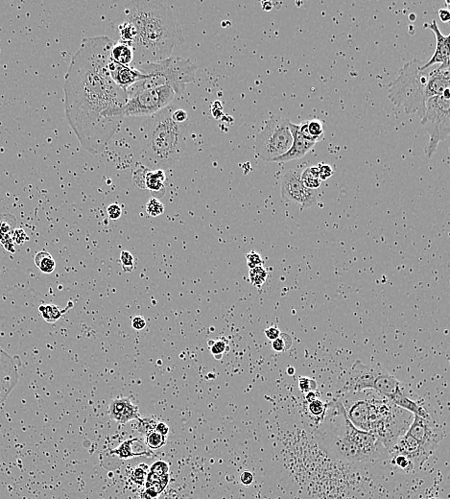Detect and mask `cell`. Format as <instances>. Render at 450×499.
Returning a JSON list of instances; mask_svg holds the SVG:
<instances>
[{"mask_svg":"<svg viewBox=\"0 0 450 499\" xmlns=\"http://www.w3.org/2000/svg\"><path fill=\"white\" fill-rule=\"evenodd\" d=\"M131 401V398H117L114 399L108 405V415L111 420L118 423L122 413L124 411L127 403Z\"/></svg>","mask_w":450,"mask_h":499,"instance_id":"28","label":"cell"},{"mask_svg":"<svg viewBox=\"0 0 450 499\" xmlns=\"http://www.w3.org/2000/svg\"><path fill=\"white\" fill-rule=\"evenodd\" d=\"M432 499H439V498H432Z\"/></svg>","mask_w":450,"mask_h":499,"instance_id":"58","label":"cell"},{"mask_svg":"<svg viewBox=\"0 0 450 499\" xmlns=\"http://www.w3.org/2000/svg\"><path fill=\"white\" fill-rule=\"evenodd\" d=\"M318 169L321 181H326L333 175L332 168L327 164H321L320 166H318Z\"/></svg>","mask_w":450,"mask_h":499,"instance_id":"48","label":"cell"},{"mask_svg":"<svg viewBox=\"0 0 450 499\" xmlns=\"http://www.w3.org/2000/svg\"><path fill=\"white\" fill-rule=\"evenodd\" d=\"M149 472V467L145 464H140L137 467H133L130 479L133 483L137 485H144L146 482V478Z\"/></svg>","mask_w":450,"mask_h":499,"instance_id":"31","label":"cell"},{"mask_svg":"<svg viewBox=\"0 0 450 499\" xmlns=\"http://www.w3.org/2000/svg\"><path fill=\"white\" fill-rule=\"evenodd\" d=\"M305 399H306V401L308 402V403H309V402H313V401H315V400H317V394H316V392L314 391V392L306 393Z\"/></svg>","mask_w":450,"mask_h":499,"instance_id":"55","label":"cell"},{"mask_svg":"<svg viewBox=\"0 0 450 499\" xmlns=\"http://www.w3.org/2000/svg\"><path fill=\"white\" fill-rule=\"evenodd\" d=\"M146 170H147L146 167L138 168L135 170L134 176H133L134 183L136 184L137 186H139L140 188H142V189H145V187H144V175H145Z\"/></svg>","mask_w":450,"mask_h":499,"instance_id":"44","label":"cell"},{"mask_svg":"<svg viewBox=\"0 0 450 499\" xmlns=\"http://www.w3.org/2000/svg\"><path fill=\"white\" fill-rule=\"evenodd\" d=\"M137 442H140V439L133 438V439L126 440L122 444L118 445L117 448L110 450L109 453L111 455L118 456V458L121 459V460H128V459H133V458H136V457H151L152 454H151V452H149V451L134 452L132 450V446H133V445L135 443H137Z\"/></svg>","mask_w":450,"mask_h":499,"instance_id":"24","label":"cell"},{"mask_svg":"<svg viewBox=\"0 0 450 499\" xmlns=\"http://www.w3.org/2000/svg\"><path fill=\"white\" fill-rule=\"evenodd\" d=\"M240 481L243 485L245 486H250L253 481H254V475L252 472L250 471H244L241 475H240Z\"/></svg>","mask_w":450,"mask_h":499,"instance_id":"52","label":"cell"},{"mask_svg":"<svg viewBox=\"0 0 450 499\" xmlns=\"http://www.w3.org/2000/svg\"><path fill=\"white\" fill-rule=\"evenodd\" d=\"M290 122L281 116H274L266 122L256 140V154L260 160L273 162L289 150L293 143Z\"/></svg>","mask_w":450,"mask_h":499,"instance_id":"8","label":"cell"},{"mask_svg":"<svg viewBox=\"0 0 450 499\" xmlns=\"http://www.w3.org/2000/svg\"><path fill=\"white\" fill-rule=\"evenodd\" d=\"M429 29L434 33L436 39V47L434 54L428 62L421 66V69H427L430 66L439 65H449V35H442L436 21H432L427 25Z\"/></svg>","mask_w":450,"mask_h":499,"instance_id":"15","label":"cell"},{"mask_svg":"<svg viewBox=\"0 0 450 499\" xmlns=\"http://www.w3.org/2000/svg\"><path fill=\"white\" fill-rule=\"evenodd\" d=\"M381 366L365 365L361 361L357 360L350 373L347 376L345 382V389L349 393H361L363 391L373 390V385L375 378Z\"/></svg>","mask_w":450,"mask_h":499,"instance_id":"12","label":"cell"},{"mask_svg":"<svg viewBox=\"0 0 450 499\" xmlns=\"http://www.w3.org/2000/svg\"><path fill=\"white\" fill-rule=\"evenodd\" d=\"M175 92L169 87H161L141 90L128 98L121 108L122 118L126 116L150 117L169 105L175 97Z\"/></svg>","mask_w":450,"mask_h":499,"instance_id":"9","label":"cell"},{"mask_svg":"<svg viewBox=\"0 0 450 499\" xmlns=\"http://www.w3.org/2000/svg\"><path fill=\"white\" fill-rule=\"evenodd\" d=\"M449 65H439L436 69H431L425 89L426 99L440 96L449 89Z\"/></svg>","mask_w":450,"mask_h":499,"instance_id":"18","label":"cell"},{"mask_svg":"<svg viewBox=\"0 0 450 499\" xmlns=\"http://www.w3.org/2000/svg\"><path fill=\"white\" fill-rule=\"evenodd\" d=\"M22 361L0 347V406L6 402L20 380Z\"/></svg>","mask_w":450,"mask_h":499,"instance_id":"11","label":"cell"},{"mask_svg":"<svg viewBox=\"0 0 450 499\" xmlns=\"http://www.w3.org/2000/svg\"><path fill=\"white\" fill-rule=\"evenodd\" d=\"M301 172L302 169L298 167L284 171L280 181V195L284 201L298 205L301 209H307L317 203L318 193L302 184Z\"/></svg>","mask_w":450,"mask_h":499,"instance_id":"10","label":"cell"},{"mask_svg":"<svg viewBox=\"0 0 450 499\" xmlns=\"http://www.w3.org/2000/svg\"><path fill=\"white\" fill-rule=\"evenodd\" d=\"M300 179L304 186L309 189L316 190L321 186V181L319 176L318 166H312L303 169L300 174Z\"/></svg>","mask_w":450,"mask_h":499,"instance_id":"26","label":"cell"},{"mask_svg":"<svg viewBox=\"0 0 450 499\" xmlns=\"http://www.w3.org/2000/svg\"><path fill=\"white\" fill-rule=\"evenodd\" d=\"M156 431L162 436L166 437L169 433V426L163 422H159L157 424V427H156Z\"/></svg>","mask_w":450,"mask_h":499,"instance_id":"53","label":"cell"},{"mask_svg":"<svg viewBox=\"0 0 450 499\" xmlns=\"http://www.w3.org/2000/svg\"><path fill=\"white\" fill-rule=\"evenodd\" d=\"M174 106L169 105L148 117L143 124L140 148L143 159L155 169L175 165L185 150L186 127L172 119Z\"/></svg>","mask_w":450,"mask_h":499,"instance_id":"4","label":"cell"},{"mask_svg":"<svg viewBox=\"0 0 450 499\" xmlns=\"http://www.w3.org/2000/svg\"><path fill=\"white\" fill-rule=\"evenodd\" d=\"M108 71L115 83L126 92L134 84L144 78V74L136 67L119 65L111 60L108 62Z\"/></svg>","mask_w":450,"mask_h":499,"instance_id":"17","label":"cell"},{"mask_svg":"<svg viewBox=\"0 0 450 499\" xmlns=\"http://www.w3.org/2000/svg\"><path fill=\"white\" fill-rule=\"evenodd\" d=\"M391 458H392L393 463L397 467H399L405 471H410L413 468H415L414 463L406 456L401 455V454H394V455L391 456Z\"/></svg>","mask_w":450,"mask_h":499,"instance_id":"38","label":"cell"},{"mask_svg":"<svg viewBox=\"0 0 450 499\" xmlns=\"http://www.w3.org/2000/svg\"><path fill=\"white\" fill-rule=\"evenodd\" d=\"M370 402V399H356L348 407L344 406L351 423L357 429L366 432L371 431Z\"/></svg>","mask_w":450,"mask_h":499,"instance_id":"16","label":"cell"},{"mask_svg":"<svg viewBox=\"0 0 450 499\" xmlns=\"http://www.w3.org/2000/svg\"><path fill=\"white\" fill-rule=\"evenodd\" d=\"M114 42L106 36L85 38L72 56L64 79V109L81 145L103 152L119 128L128 95L111 79L108 62Z\"/></svg>","mask_w":450,"mask_h":499,"instance_id":"1","label":"cell"},{"mask_svg":"<svg viewBox=\"0 0 450 499\" xmlns=\"http://www.w3.org/2000/svg\"><path fill=\"white\" fill-rule=\"evenodd\" d=\"M119 20L130 22L136 29L133 48L139 65L171 57L175 47L184 42L170 8L161 1H130L123 5Z\"/></svg>","mask_w":450,"mask_h":499,"instance_id":"2","label":"cell"},{"mask_svg":"<svg viewBox=\"0 0 450 499\" xmlns=\"http://www.w3.org/2000/svg\"><path fill=\"white\" fill-rule=\"evenodd\" d=\"M268 273L267 270L263 266H258L255 267L253 269H250L249 271V279L251 283L257 288H260L267 280Z\"/></svg>","mask_w":450,"mask_h":499,"instance_id":"29","label":"cell"},{"mask_svg":"<svg viewBox=\"0 0 450 499\" xmlns=\"http://www.w3.org/2000/svg\"><path fill=\"white\" fill-rule=\"evenodd\" d=\"M165 180L166 176L161 169H148L144 175V187L150 191L155 199H161L165 195Z\"/></svg>","mask_w":450,"mask_h":499,"instance_id":"20","label":"cell"},{"mask_svg":"<svg viewBox=\"0 0 450 499\" xmlns=\"http://www.w3.org/2000/svg\"><path fill=\"white\" fill-rule=\"evenodd\" d=\"M321 447L348 462H373L390 457V449L376 435L357 429L349 420L343 402L326 407L319 429Z\"/></svg>","mask_w":450,"mask_h":499,"instance_id":"3","label":"cell"},{"mask_svg":"<svg viewBox=\"0 0 450 499\" xmlns=\"http://www.w3.org/2000/svg\"><path fill=\"white\" fill-rule=\"evenodd\" d=\"M408 434L415 438L431 454L435 452L443 439V430L431 425L429 421L414 416L413 423L409 426Z\"/></svg>","mask_w":450,"mask_h":499,"instance_id":"13","label":"cell"},{"mask_svg":"<svg viewBox=\"0 0 450 499\" xmlns=\"http://www.w3.org/2000/svg\"><path fill=\"white\" fill-rule=\"evenodd\" d=\"M391 402L394 403L396 406H398L402 409H405L409 412L413 413L414 416H418L421 419L430 421V415L426 411V409L423 406L419 405L418 402H416L413 400H410L407 396H405V394H401V395L397 396V398H395Z\"/></svg>","mask_w":450,"mask_h":499,"instance_id":"23","label":"cell"},{"mask_svg":"<svg viewBox=\"0 0 450 499\" xmlns=\"http://www.w3.org/2000/svg\"><path fill=\"white\" fill-rule=\"evenodd\" d=\"M208 345L210 346V351L212 353V355L214 356L215 359H220L223 357L224 355V352H226L227 348H228V341L227 339H219V340H216V341H208Z\"/></svg>","mask_w":450,"mask_h":499,"instance_id":"36","label":"cell"},{"mask_svg":"<svg viewBox=\"0 0 450 499\" xmlns=\"http://www.w3.org/2000/svg\"><path fill=\"white\" fill-rule=\"evenodd\" d=\"M146 212L152 217H158L164 212V206L160 200L151 198L146 206Z\"/></svg>","mask_w":450,"mask_h":499,"instance_id":"37","label":"cell"},{"mask_svg":"<svg viewBox=\"0 0 450 499\" xmlns=\"http://www.w3.org/2000/svg\"><path fill=\"white\" fill-rule=\"evenodd\" d=\"M145 443L151 449H160L165 445L166 437L158 433L156 430L146 435Z\"/></svg>","mask_w":450,"mask_h":499,"instance_id":"35","label":"cell"},{"mask_svg":"<svg viewBox=\"0 0 450 499\" xmlns=\"http://www.w3.org/2000/svg\"><path fill=\"white\" fill-rule=\"evenodd\" d=\"M72 305L73 304L69 302L64 309H61L58 305L55 304H42L39 306V311L45 322L53 324L56 323L66 311L72 308Z\"/></svg>","mask_w":450,"mask_h":499,"instance_id":"25","label":"cell"},{"mask_svg":"<svg viewBox=\"0 0 450 499\" xmlns=\"http://www.w3.org/2000/svg\"><path fill=\"white\" fill-rule=\"evenodd\" d=\"M295 371H296V370H295V369H294L293 367H288V368H287V370H286V372H287L289 376H294V375H295Z\"/></svg>","mask_w":450,"mask_h":499,"instance_id":"57","label":"cell"},{"mask_svg":"<svg viewBox=\"0 0 450 499\" xmlns=\"http://www.w3.org/2000/svg\"><path fill=\"white\" fill-rule=\"evenodd\" d=\"M292 346V338L286 333H280L277 339L272 341V347L277 352H283L288 350Z\"/></svg>","mask_w":450,"mask_h":499,"instance_id":"34","label":"cell"},{"mask_svg":"<svg viewBox=\"0 0 450 499\" xmlns=\"http://www.w3.org/2000/svg\"><path fill=\"white\" fill-rule=\"evenodd\" d=\"M149 471L154 473L155 475L161 477L162 475L164 474H167L169 473V465L165 462V461H157L155 462L150 467H149Z\"/></svg>","mask_w":450,"mask_h":499,"instance_id":"41","label":"cell"},{"mask_svg":"<svg viewBox=\"0 0 450 499\" xmlns=\"http://www.w3.org/2000/svg\"><path fill=\"white\" fill-rule=\"evenodd\" d=\"M246 261L247 265L250 269H253L255 267L263 265V261H262L261 256L256 251H252V252L246 254Z\"/></svg>","mask_w":450,"mask_h":499,"instance_id":"43","label":"cell"},{"mask_svg":"<svg viewBox=\"0 0 450 499\" xmlns=\"http://www.w3.org/2000/svg\"><path fill=\"white\" fill-rule=\"evenodd\" d=\"M107 213L110 220H118L122 215V208L118 204H113L107 206Z\"/></svg>","mask_w":450,"mask_h":499,"instance_id":"46","label":"cell"},{"mask_svg":"<svg viewBox=\"0 0 450 499\" xmlns=\"http://www.w3.org/2000/svg\"><path fill=\"white\" fill-rule=\"evenodd\" d=\"M262 5H263V9L265 11H270L272 9V3L271 2H266V3L264 2V3H262Z\"/></svg>","mask_w":450,"mask_h":499,"instance_id":"56","label":"cell"},{"mask_svg":"<svg viewBox=\"0 0 450 499\" xmlns=\"http://www.w3.org/2000/svg\"><path fill=\"white\" fill-rule=\"evenodd\" d=\"M449 89H447L442 95L428 99L424 113L420 118L421 126L429 136L428 143L424 150L428 158L433 157L440 142L449 139Z\"/></svg>","mask_w":450,"mask_h":499,"instance_id":"7","label":"cell"},{"mask_svg":"<svg viewBox=\"0 0 450 499\" xmlns=\"http://www.w3.org/2000/svg\"><path fill=\"white\" fill-rule=\"evenodd\" d=\"M299 388L302 393H309L317 390L318 383L313 379H308L305 377L299 378Z\"/></svg>","mask_w":450,"mask_h":499,"instance_id":"40","label":"cell"},{"mask_svg":"<svg viewBox=\"0 0 450 499\" xmlns=\"http://www.w3.org/2000/svg\"><path fill=\"white\" fill-rule=\"evenodd\" d=\"M327 405L324 402H321V400L317 399L313 402H309L308 404V410L313 416H323L325 410H326Z\"/></svg>","mask_w":450,"mask_h":499,"instance_id":"42","label":"cell"},{"mask_svg":"<svg viewBox=\"0 0 450 499\" xmlns=\"http://www.w3.org/2000/svg\"><path fill=\"white\" fill-rule=\"evenodd\" d=\"M35 265L43 274H51L55 270L56 262L49 253L43 251L36 255Z\"/></svg>","mask_w":450,"mask_h":499,"instance_id":"27","label":"cell"},{"mask_svg":"<svg viewBox=\"0 0 450 499\" xmlns=\"http://www.w3.org/2000/svg\"><path fill=\"white\" fill-rule=\"evenodd\" d=\"M17 227V219L12 214H4L0 218V244L10 253H15L13 233Z\"/></svg>","mask_w":450,"mask_h":499,"instance_id":"21","label":"cell"},{"mask_svg":"<svg viewBox=\"0 0 450 499\" xmlns=\"http://www.w3.org/2000/svg\"><path fill=\"white\" fill-rule=\"evenodd\" d=\"M136 68L144 78L129 88L128 98L141 90L161 87H171L175 94L182 95L186 85L195 81L198 67L189 59L171 56L159 62L138 65Z\"/></svg>","mask_w":450,"mask_h":499,"instance_id":"5","label":"cell"},{"mask_svg":"<svg viewBox=\"0 0 450 499\" xmlns=\"http://www.w3.org/2000/svg\"><path fill=\"white\" fill-rule=\"evenodd\" d=\"M132 326L136 330H142L146 326V321L142 316H137L132 320Z\"/></svg>","mask_w":450,"mask_h":499,"instance_id":"50","label":"cell"},{"mask_svg":"<svg viewBox=\"0 0 450 499\" xmlns=\"http://www.w3.org/2000/svg\"><path fill=\"white\" fill-rule=\"evenodd\" d=\"M172 119L178 124H184L187 120V113L184 109L174 108L172 111Z\"/></svg>","mask_w":450,"mask_h":499,"instance_id":"47","label":"cell"},{"mask_svg":"<svg viewBox=\"0 0 450 499\" xmlns=\"http://www.w3.org/2000/svg\"><path fill=\"white\" fill-rule=\"evenodd\" d=\"M134 256L128 251H122L120 254V262L122 270L124 272H132L134 270Z\"/></svg>","mask_w":450,"mask_h":499,"instance_id":"39","label":"cell"},{"mask_svg":"<svg viewBox=\"0 0 450 499\" xmlns=\"http://www.w3.org/2000/svg\"><path fill=\"white\" fill-rule=\"evenodd\" d=\"M135 53L133 46L129 44L117 43L113 45L110 51V60L119 65L131 66V64L134 62Z\"/></svg>","mask_w":450,"mask_h":499,"instance_id":"22","label":"cell"},{"mask_svg":"<svg viewBox=\"0 0 450 499\" xmlns=\"http://www.w3.org/2000/svg\"><path fill=\"white\" fill-rule=\"evenodd\" d=\"M264 333H265V335H266V337L268 338L269 340L273 341V340L277 339V338L280 335V333H281V332H280V330H279V328L278 326H270L268 328H266V329L264 330Z\"/></svg>","mask_w":450,"mask_h":499,"instance_id":"49","label":"cell"},{"mask_svg":"<svg viewBox=\"0 0 450 499\" xmlns=\"http://www.w3.org/2000/svg\"><path fill=\"white\" fill-rule=\"evenodd\" d=\"M140 418V409H139V406L136 405L135 403H133L132 400H131L127 403L124 411H123L121 417H120V420H119L118 423L123 425V424L128 423L129 422H132V421H138Z\"/></svg>","mask_w":450,"mask_h":499,"instance_id":"30","label":"cell"},{"mask_svg":"<svg viewBox=\"0 0 450 499\" xmlns=\"http://www.w3.org/2000/svg\"><path fill=\"white\" fill-rule=\"evenodd\" d=\"M290 131L293 137V143L289 150L282 156L275 159L274 163H288L300 160L313 149L316 143L304 140L299 132L297 124L290 122Z\"/></svg>","mask_w":450,"mask_h":499,"instance_id":"14","label":"cell"},{"mask_svg":"<svg viewBox=\"0 0 450 499\" xmlns=\"http://www.w3.org/2000/svg\"><path fill=\"white\" fill-rule=\"evenodd\" d=\"M373 390L378 392L387 400L392 402L397 396L404 394L402 392L401 383L390 372H388L382 367L379 369V371L375 378Z\"/></svg>","mask_w":450,"mask_h":499,"instance_id":"19","label":"cell"},{"mask_svg":"<svg viewBox=\"0 0 450 499\" xmlns=\"http://www.w3.org/2000/svg\"><path fill=\"white\" fill-rule=\"evenodd\" d=\"M159 423L158 420L152 418V417H149V418H142V419H139L138 420V424H137V429L138 431L140 432L141 434L146 435L149 434L151 432L155 431L156 430V427H157V424Z\"/></svg>","mask_w":450,"mask_h":499,"instance_id":"33","label":"cell"},{"mask_svg":"<svg viewBox=\"0 0 450 499\" xmlns=\"http://www.w3.org/2000/svg\"><path fill=\"white\" fill-rule=\"evenodd\" d=\"M422 64L418 60H413L403 65L397 78L388 86L389 100L407 114H418L422 117L427 86L431 69H421Z\"/></svg>","mask_w":450,"mask_h":499,"instance_id":"6","label":"cell"},{"mask_svg":"<svg viewBox=\"0 0 450 499\" xmlns=\"http://www.w3.org/2000/svg\"><path fill=\"white\" fill-rule=\"evenodd\" d=\"M29 240V237L25 233V231L22 228H16L14 233H13V241L14 244L16 245H22L26 241Z\"/></svg>","mask_w":450,"mask_h":499,"instance_id":"45","label":"cell"},{"mask_svg":"<svg viewBox=\"0 0 450 499\" xmlns=\"http://www.w3.org/2000/svg\"><path fill=\"white\" fill-rule=\"evenodd\" d=\"M307 128H308V133L315 143L321 141L323 139L324 131H323L322 122L320 120H308Z\"/></svg>","mask_w":450,"mask_h":499,"instance_id":"32","label":"cell"},{"mask_svg":"<svg viewBox=\"0 0 450 499\" xmlns=\"http://www.w3.org/2000/svg\"><path fill=\"white\" fill-rule=\"evenodd\" d=\"M439 18L440 22H448L450 21V13L447 9H440L439 11Z\"/></svg>","mask_w":450,"mask_h":499,"instance_id":"54","label":"cell"},{"mask_svg":"<svg viewBox=\"0 0 450 499\" xmlns=\"http://www.w3.org/2000/svg\"><path fill=\"white\" fill-rule=\"evenodd\" d=\"M160 494L156 491L154 488H144L142 493H141V498L142 499H158Z\"/></svg>","mask_w":450,"mask_h":499,"instance_id":"51","label":"cell"}]
</instances>
